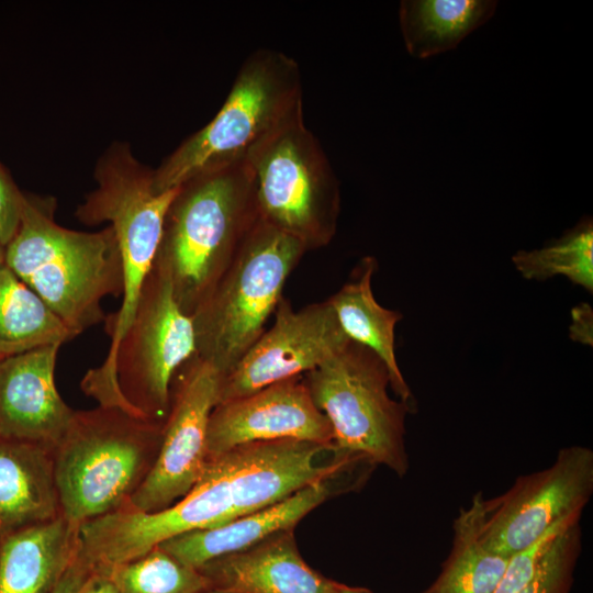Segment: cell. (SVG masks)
Returning <instances> with one entry per match:
<instances>
[{
  "label": "cell",
  "instance_id": "cell-22",
  "mask_svg": "<svg viewBox=\"0 0 593 593\" xmlns=\"http://www.w3.org/2000/svg\"><path fill=\"white\" fill-rule=\"evenodd\" d=\"M483 494L456 517L452 548L436 580L419 593H494L510 558L485 546L480 536Z\"/></svg>",
  "mask_w": 593,
  "mask_h": 593
},
{
  "label": "cell",
  "instance_id": "cell-30",
  "mask_svg": "<svg viewBox=\"0 0 593 593\" xmlns=\"http://www.w3.org/2000/svg\"><path fill=\"white\" fill-rule=\"evenodd\" d=\"M91 572V566L79 555L78 549L52 593H77Z\"/></svg>",
  "mask_w": 593,
  "mask_h": 593
},
{
  "label": "cell",
  "instance_id": "cell-13",
  "mask_svg": "<svg viewBox=\"0 0 593 593\" xmlns=\"http://www.w3.org/2000/svg\"><path fill=\"white\" fill-rule=\"evenodd\" d=\"M273 314L272 326L222 379L219 403L304 376L349 340L328 300L295 311L282 296Z\"/></svg>",
  "mask_w": 593,
  "mask_h": 593
},
{
  "label": "cell",
  "instance_id": "cell-9",
  "mask_svg": "<svg viewBox=\"0 0 593 593\" xmlns=\"http://www.w3.org/2000/svg\"><path fill=\"white\" fill-rule=\"evenodd\" d=\"M304 380L337 449L407 473L405 419L413 412L389 394V370L373 351L349 339Z\"/></svg>",
  "mask_w": 593,
  "mask_h": 593
},
{
  "label": "cell",
  "instance_id": "cell-28",
  "mask_svg": "<svg viewBox=\"0 0 593 593\" xmlns=\"http://www.w3.org/2000/svg\"><path fill=\"white\" fill-rule=\"evenodd\" d=\"M24 192L0 161V240L5 246L18 231Z\"/></svg>",
  "mask_w": 593,
  "mask_h": 593
},
{
  "label": "cell",
  "instance_id": "cell-32",
  "mask_svg": "<svg viewBox=\"0 0 593 593\" xmlns=\"http://www.w3.org/2000/svg\"><path fill=\"white\" fill-rule=\"evenodd\" d=\"M335 593H372V592L366 588L349 586L343 583H338V586Z\"/></svg>",
  "mask_w": 593,
  "mask_h": 593
},
{
  "label": "cell",
  "instance_id": "cell-26",
  "mask_svg": "<svg viewBox=\"0 0 593 593\" xmlns=\"http://www.w3.org/2000/svg\"><path fill=\"white\" fill-rule=\"evenodd\" d=\"M580 552L581 527L577 521L555 537L534 577L517 593H569Z\"/></svg>",
  "mask_w": 593,
  "mask_h": 593
},
{
  "label": "cell",
  "instance_id": "cell-5",
  "mask_svg": "<svg viewBox=\"0 0 593 593\" xmlns=\"http://www.w3.org/2000/svg\"><path fill=\"white\" fill-rule=\"evenodd\" d=\"M163 427L116 406L75 411L54 449L61 515L81 525L125 506L155 465Z\"/></svg>",
  "mask_w": 593,
  "mask_h": 593
},
{
  "label": "cell",
  "instance_id": "cell-16",
  "mask_svg": "<svg viewBox=\"0 0 593 593\" xmlns=\"http://www.w3.org/2000/svg\"><path fill=\"white\" fill-rule=\"evenodd\" d=\"M351 473L310 484L286 499L225 525L184 533L158 546L181 563L198 569L204 563L246 550L271 535L293 529L311 511L344 490L338 479Z\"/></svg>",
  "mask_w": 593,
  "mask_h": 593
},
{
  "label": "cell",
  "instance_id": "cell-2",
  "mask_svg": "<svg viewBox=\"0 0 593 593\" xmlns=\"http://www.w3.org/2000/svg\"><path fill=\"white\" fill-rule=\"evenodd\" d=\"M55 199L24 192L5 265L78 336L104 322V298L122 295L121 257L111 226L69 230L55 221Z\"/></svg>",
  "mask_w": 593,
  "mask_h": 593
},
{
  "label": "cell",
  "instance_id": "cell-12",
  "mask_svg": "<svg viewBox=\"0 0 593 593\" xmlns=\"http://www.w3.org/2000/svg\"><path fill=\"white\" fill-rule=\"evenodd\" d=\"M223 377L193 356L175 376L170 406L155 465L126 504L153 513L176 503L194 485L208 460L210 416L219 403Z\"/></svg>",
  "mask_w": 593,
  "mask_h": 593
},
{
  "label": "cell",
  "instance_id": "cell-3",
  "mask_svg": "<svg viewBox=\"0 0 593 593\" xmlns=\"http://www.w3.org/2000/svg\"><path fill=\"white\" fill-rule=\"evenodd\" d=\"M246 160L181 184L165 216L156 256L181 310L192 315L258 221Z\"/></svg>",
  "mask_w": 593,
  "mask_h": 593
},
{
  "label": "cell",
  "instance_id": "cell-17",
  "mask_svg": "<svg viewBox=\"0 0 593 593\" xmlns=\"http://www.w3.org/2000/svg\"><path fill=\"white\" fill-rule=\"evenodd\" d=\"M197 570L210 588L234 593H335L339 583L304 561L293 529L276 533L246 550L213 559Z\"/></svg>",
  "mask_w": 593,
  "mask_h": 593
},
{
  "label": "cell",
  "instance_id": "cell-8",
  "mask_svg": "<svg viewBox=\"0 0 593 593\" xmlns=\"http://www.w3.org/2000/svg\"><path fill=\"white\" fill-rule=\"evenodd\" d=\"M193 356L192 316L179 306L168 272L155 259L109 372L88 395L99 405L165 423L172 380Z\"/></svg>",
  "mask_w": 593,
  "mask_h": 593
},
{
  "label": "cell",
  "instance_id": "cell-4",
  "mask_svg": "<svg viewBox=\"0 0 593 593\" xmlns=\"http://www.w3.org/2000/svg\"><path fill=\"white\" fill-rule=\"evenodd\" d=\"M303 116L301 71L284 53L258 48L239 67L215 114L154 169L158 192L191 178L246 160L265 138Z\"/></svg>",
  "mask_w": 593,
  "mask_h": 593
},
{
  "label": "cell",
  "instance_id": "cell-31",
  "mask_svg": "<svg viewBox=\"0 0 593 593\" xmlns=\"http://www.w3.org/2000/svg\"><path fill=\"white\" fill-rule=\"evenodd\" d=\"M77 593H120L113 581L104 573L93 571Z\"/></svg>",
  "mask_w": 593,
  "mask_h": 593
},
{
  "label": "cell",
  "instance_id": "cell-1",
  "mask_svg": "<svg viewBox=\"0 0 593 593\" xmlns=\"http://www.w3.org/2000/svg\"><path fill=\"white\" fill-rule=\"evenodd\" d=\"M366 463L334 444L281 439L242 445L208 459L189 492L165 510L144 513L125 505L85 522L81 549L91 563L109 568L169 538L225 525Z\"/></svg>",
  "mask_w": 593,
  "mask_h": 593
},
{
  "label": "cell",
  "instance_id": "cell-18",
  "mask_svg": "<svg viewBox=\"0 0 593 593\" xmlns=\"http://www.w3.org/2000/svg\"><path fill=\"white\" fill-rule=\"evenodd\" d=\"M54 449L0 436V536L61 516Z\"/></svg>",
  "mask_w": 593,
  "mask_h": 593
},
{
  "label": "cell",
  "instance_id": "cell-11",
  "mask_svg": "<svg viewBox=\"0 0 593 593\" xmlns=\"http://www.w3.org/2000/svg\"><path fill=\"white\" fill-rule=\"evenodd\" d=\"M592 494L593 450L563 447L546 469L519 475L503 494L483 499L481 539L511 557L569 516L582 514Z\"/></svg>",
  "mask_w": 593,
  "mask_h": 593
},
{
  "label": "cell",
  "instance_id": "cell-27",
  "mask_svg": "<svg viewBox=\"0 0 593 593\" xmlns=\"http://www.w3.org/2000/svg\"><path fill=\"white\" fill-rule=\"evenodd\" d=\"M580 518L581 514L569 516L553 526L541 538L511 556L506 571L494 593H517L522 590L534 577L542 556L555 537Z\"/></svg>",
  "mask_w": 593,
  "mask_h": 593
},
{
  "label": "cell",
  "instance_id": "cell-21",
  "mask_svg": "<svg viewBox=\"0 0 593 593\" xmlns=\"http://www.w3.org/2000/svg\"><path fill=\"white\" fill-rule=\"evenodd\" d=\"M495 0H403L399 23L407 53L425 59L454 49L490 20Z\"/></svg>",
  "mask_w": 593,
  "mask_h": 593
},
{
  "label": "cell",
  "instance_id": "cell-25",
  "mask_svg": "<svg viewBox=\"0 0 593 593\" xmlns=\"http://www.w3.org/2000/svg\"><path fill=\"white\" fill-rule=\"evenodd\" d=\"M107 574L120 593H202L206 579L156 546L132 560L97 571Z\"/></svg>",
  "mask_w": 593,
  "mask_h": 593
},
{
  "label": "cell",
  "instance_id": "cell-33",
  "mask_svg": "<svg viewBox=\"0 0 593 593\" xmlns=\"http://www.w3.org/2000/svg\"><path fill=\"white\" fill-rule=\"evenodd\" d=\"M5 264V246L0 240V267Z\"/></svg>",
  "mask_w": 593,
  "mask_h": 593
},
{
  "label": "cell",
  "instance_id": "cell-14",
  "mask_svg": "<svg viewBox=\"0 0 593 593\" xmlns=\"http://www.w3.org/2000/svg\"><path fill=\"white\" fill-rule=\"evenodd\" d=\"M281 439L334 444L331 425L315 406L304 376L219 403L206 436L208 459L235 447Z\"/></svg>",
  "mask_w": 593,
  "mask_h": 593
},
{
  "label": "cell",
  "instance_id": "cell-23",
  "mask_svg": "<svg viewBox=\"0 0 593 593\" xmlns=\"http://www.w3.org/2000/svg\"><path fill=\"white\" fill-rule=\"evenodd\" d=\"M77 337L4 264L0 267V359Z\"/></svg>",
  "mask_w": 593,
  "mask_h": 593
},
{
  "label": "cell",
  "instance_id": "cell-6",
  "mask_svg": "<svg viewBox=\"0 0 593 593\" xmlns=\"http://www.w3.org/2000/svg\"><path fill=\"white\" fill-rule=\"evenodd\" d=\"M154 170L138 161L128 144L116 142L101 155L94 169L97 187L87 194L76 217L87 224L109 222L122 264L123 293L119 310L108 314L104 331L110 346L100 366L89 369L81 380L88 394L109 372L118 345L136 309L141 291L154 267L165 216L179 188L158 192Z\"/></svg>",
  "mask_w": 593,
  "mask_h": 593
},
{
  "label": "cell",
  "instance_id": "cell-20",
  "mask_svg": "<svg viewBox=\"0 0 593 593\" xmlns=\"http://www.w3.org/2000/svg\"><path fill=\"white\" fill-rule=\"evenodd\" d=\"M377 268L374 257H363L350 279L327 300L346 337L369 348L383 361L390 373L391 390L414 412L416 401L395 355V326L403 315L377 302L371 287Z\"/></svg>",
  "mask_w": 593,
  "mask_h": 593
},
{
  "label": "cell",
  "instance_id": "cell-34",
  "mask_svg": "<svg viewBox=\"0 0 593 593\" xmlns=\"http://www.w3.org/2000/svg\"><path fill=\"white\" fill-rule=\"evenodd\" d=\"M202 593H234V592L222 590V589L210 588Z\"/></svg>",
  "mask_w": 593,
  "mask_h": 593
},
{
  "label": "cell",
  "instance_id": "cell-10",
  "mask_svg": "<svg viewBox=\"0 0 593 593\" xmlns=\"http://www.w3.org/2000/svg\"><path fill=\"white\" fill-rule=\"evenodd\" d=\"M246 161L262 222L306 251L332 242L340 213L339 181L304 116L260 142Z\"/></svg>",
  "mask_w": 593,
  "mask_h": 593
},
{
  "label": "cell",
  "instance_id": "cell-15",
  "mask_svg": "<svg viewBox=\"0 0 593 593\" xmlns=\"http://www.w3.org/2000/svg\"><path fill=\"white\" fill-rule=\"evenodd\" d=\"M60 346L53 345L0 359V436L55 448L75 410L55 383Z\"/></svg>",
  "mask_w": 593,
  "mask_h": 593
},
{
  "label": "cell",
  "instance_id": "cell-7",
  "mask_svg": "<svg viewBox=\"0 0 593 593\" xmlns=\"http://www.w3.org/2000/svg\"><path fill=\"white\" fill-rule=\"evenodd\" d=\"M305 247L260 219L191 315L195 356L224 378L265 332Z\"/></svg>",
  "mask_w": 593,
  "mask_h": 593
},
{
  "label": "cell",
  "instance_id": "cell-24",
  "mask_svg": "<svg viewBox=\"0 0 593 593\" xmlns=\"http://www.w3.org/2000/svg\"><path fill=\"white\" fill-rule=\"evenodd\" d=\"M517 272L526 280L545 281L566 277L573 286L593 293V222L585 216L560 237L541 248L517 250L512 256Z\"/></svg>",
  "mask_w": 593,
  "mask_h": 593
},
{
  "label": "cell",
  "instance_id": "cell-29",
  "mask_svg": "<svg viewBox=\"0 0 593 593\" xmlns=\"http://www.w3.org/2000/svg\"><path fill=\"white\" fill-rule=\"evenodd\" d=\"M569 336L575 343L593 346V310L590 304L579 303L571 310Z\"/></svg>",
  "mask_w": 593,
  "mask_h": 593
},
{
  "label": "cell",
  "instance_id": "cell-19",
  "mask_svg": "<svg viewBox=\"0 0 593 593\" xmlns=\"http://www.w3.org/2000/svg\"><path fill=\"white\" fill-rule=\"evenodd\" d=\"M79 529L61 515L0 536V593H52L78 552Z\"/></svg>",
  "mask_w": 593,
  "mask_h": 593
}]
</instances>
